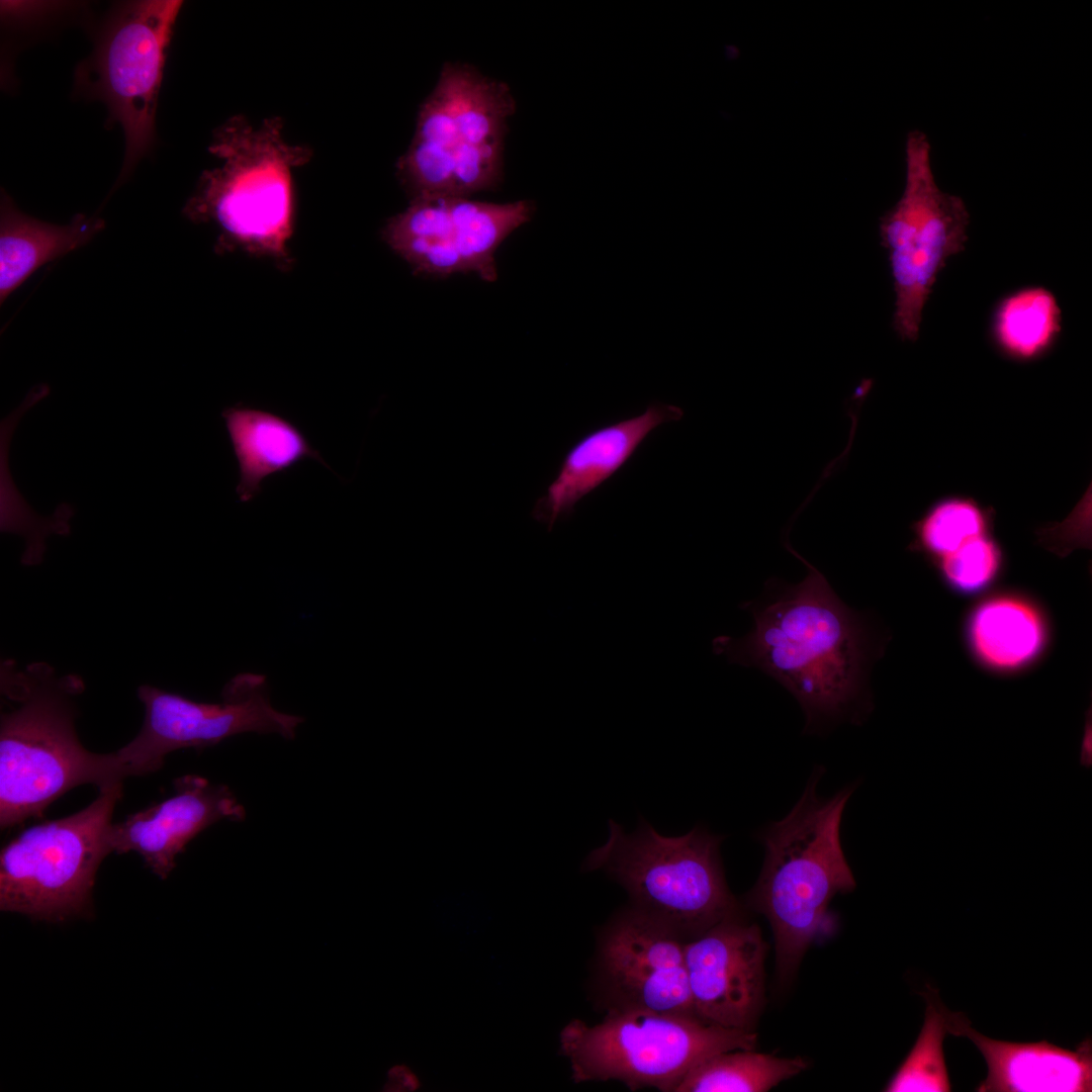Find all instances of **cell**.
<instances>
[{
	"label": "cell",
	"instance_id": "obj_1",
	"mask_svg": "<svg viewBox=\"0 0 1092 1092\" xmlns=\"http://www.w3.org/2000/svg\"><path fill=\"white\" fill-rule=\"evenodd\" d=\"M784 545L806 564L807 575L795 584L766 580L761 595L740 607L753 619L750 631L714 638L713 651L729 663L761 670L788 690L805 714V733L845 721L860 724L874 706L870 672L886 638L788 540Z\"/></svg>",
	"mask_w": 1092,
	"mask_h": 1092
},
{
	"label": "cell",
	"instance_id": "obj_2",
	"mask_svg": "<svg viewBox=\"0 0 1092 1092\" xmlns=\"http://www.w3.org/2000/svg\"><path fill=\"white\" fill-rule=\"evenodd\" d=\"M0 827H15L40 817L73 788H98L124 777L111 753L86 749L75 728V698L85 689L76 674L58 676L34 662L18 669L1 663Z\"/></svg>",
	"mask_w": 1092,
	"mask_h": 1092
},
{
	"label": "cell",
	"instance_id": "obj_3",
	"mask_svg": "<svg viewBox=\"0 0 1092 1092\" xmlns=\"http://www.w3.org/2000/svg\"><path fill=\"white\" fill-rule=\"evenodd\" d=\"M821 771L813 772L790 813L758 835L765 856L748 902L771 926L783 981L795 974L831 900L855 887L840 840L843 812L855 785L821 798Z\"/></svg>",
	"mask_w": 1092,
	"mask_h": 1092
},
{
	"label": "cell",
	"instance_id": "obj_4",
	"mask_svg": "<svg viewBox=\"0 0 1092 1092\" xmlns=\"http://www.w3.org/2000/svg\"><path fill=\"white\" fill-rule=\"evenodd\" d=\"M515 111L507 83L470 64L446 62L419 107L414 136L396 163L412 199L470 197L497 187Z\"/></svg>",
	"mask_w": 1092,
	"mask_h": 1092
},
{
	"label": "cell",
	"instance_id": "obj_5",
	"mask_svg": "<svg viewBox=\"0 0 1092 1092\" xmlns=\"http://www.w3.org/2000/svg\"><path fill=\"white\" fill-rule=\"evenodd\" d=\"M280 117L253 124L234 116L218 126L208 147L221 163L205 171L184 214L214 223L221 250L286 259L292 233V171L311 158L309 149L284 139Z\"/></svg>",
	"mask_w": 1092,
	"mask_h": 1092
},
{
	"label": "cell",
	"instance_id": "obj_6",
	"mask_svg": "<svg viewBox=\"0 0 1092 1092\" xmlns=\"http://www.w3.org/2000/svg\"><path fill=\"white\" fill-rule=\"evenodd\" d=\"M609 827V839L589 852L583 869L620 884L635 909L690 939L736 915L720 858L723 836L700 826L665 836L644 819L633 833L613 820Z\"/></svg>",
	"mask_w": 1092,
	"mask_h": 1092
},
{
	"label": "cell",
	"instance_id": "obj_7",
	"mask_svg": "<svg viewBox=\"0 0 1092 1092\" xmlns=\"http://www.w3.org/2000/svg\"><path fill=\"white\" fill-rule=\"evenodd\" d=\"M756 1040L751 1030L696 1015L617 1006L599 1023L573 1019L559 1034L575 1083L619 1081L631 1091L661 1092H675L689 1072L713 1055L753 1049Z\"/></svg>",
	"mask_w": 1092,
	"mask_h": 1092
},
{
	"label": "cell",
	"instance_id": "obj_8",
	"mask_svg": "<svg viewBox=\"0 0 1092 1092\" xmlns=\"http://www.w3.org/2000/svg\"><path fill=\"white\" fill-rule=\"evenodd\" d=\"M122 782L64 818L24 829L1 849L0 909L61 922L92 912L96 873L112 851V815Z\"/></svg>",
	"mask_w": 1092,
	"mask_h": 1092
},
{
	"label": "cell",
	"instance_id": "obj_9",
	"mask_svg": "<svg viewBox=\"0 0 1092 1092\" xmlns=\"http://www.w3.org/2000/svg\"><path fill=\"white\" fill-rule=\"evenodd\" d=\"M183 5L177 0L118 4L99 30L93 52L75 70L74 92L101 101L108 124L122 127V184L156 140V113L167 51Z\"/></svg>",
	"mask_w": 1092,
	"mask_h": 1092
},
{
	"label": "cell",
	"instance_id": "obj_10",
	"mask_svg": "<svg viewBox=\"0 0 1092 1092\" xmlns=\"http://www.w3.org/2000/svg\"><path fill=\"white\" fill-rule=\"evenodd\" d=\"M905 168L903 194L879 229L896 293L893 327L902 340L915 341L938 273L965 249L970 214L961 197L936 184L931 145L921 130L907 134Z\"/></svg>",
	"mask_w": 1092,
	"mask_h": 1092
},
{
	"label": "cell",
	"instance_id": "obj_11",
	"mask_svg": "<svg viewBox=\"0 0 1092 1092\" xmlns=\"http://www.w3.org/2000/svg\"><path fill=\"white\" fill-rule=\"evenodd\" d=\"M220 703H202L150 685L138 689L145 706L140 732L114 751L125 778L159 770L165 757L181 748L202 749L238 734L276 733L293 739L303 717L276 710L266 676L242 672L222 689Z\"/></svg>",
	"mask_w": 1092,
	"mask_h": 1092
},
{
	"label": "cell",
	"instance_id": "obj_12",
	"mask_svg": "<svg viewBox=\"0 0 1092 1092\" xmlns=\"http://www.w3.org/2000/svg\"><path fill=\"white\" fill-rule=\"evenodd\" d=\"M534 210L531 200L494 203L470 197H416L388 219L382 236L415 272L437 277L474 272L492 282L497 275V248L531 219Z\"/></svg>",
	"mask_w": 1092,
	"mask_h": 1092
},
{
	"label": "cell",
	"instance_id": "obj_13",
	"mask_svg": "<svg viewBox=\"0 0 1092 1092\" xmlns=\"http://www.w3.org/2000/svg\"><path fill=\"white\" fill-rule=\"evenodd\" d=\"M685 942L634 907L616 918L601 944V966L615 1006L696 1015Z\"/></svg>",
	"mask_w": 1092,
	"mask_h": 1092
},
{
	"label": "cell",
	"instance_id": "obj_14",
	"mask_svg": "<svg viewBox=\"0 0 1092 1092\" xmlns=\"http://www.w3.org/2000/svg\"><path fill=\"white\" fill-rule=\"evenodd\" d=\"M765 945L759 928L736 915L685 942L694 1010L703 1020L750 1030L764 992Z\"/></svg>",
	"mask_w": 1092,
	"mask_h": 1092
},
{
	"label": "cell",
	"instance_id": "obj_15",
	"mask_svg": "<svg viewBox=\"0 0 1092 1092\" xmlns=\"http://www.w3.org/2000/svg\"><path fill=\"white\" fill-rule=\"evenodd\" d=\"M245 817V808L228 786L186 775L174 781L171 797L112 823L109 843L114 852L139 853L156 876L166 879L176 856L201 831L223 819Z\"/></svg>",
	"mask_w": 1092,
	"mask_h": 1092
},
{
	"label": "cell",
	"instance_id": "obj_16",
	"mask_svg": "<svg viewBox=\"0 0 1092 1092\" xmlns=\"http://www.w3.org/2000/svg\"><path fill=\"white\" fill-rule=\"evenodd\" d=\"M682 416L680 407L656 402L641 415L584 435L567 451L556 477L537 499L533 518L550 531L557 520L572 513L578 500L622 468L652 430Z\"/></svg>",
	"mask_w": 1092,
	"mask_h": 1092
},
{
	"label": "cell",
	"instance_id": "obj_17",
	"mask_svg": "<svg viewBox=\"0 0 1092 1092\" xmlns=\"http://www.w3.org/2000/svg\"><path fill=\"white\" fill-rule=\"evenodd\" d=\"M958 1036L969 1037L983 1055L988 1075L979 1092H1084L1092 1090V1040L1075 1050L1048 1040L1011 1042L973 1029L968 1019Z\"/></svg>",
	"mask_w": 1092,
	"mask_h": 1092
},
{
	"label": "cell",
	"instance_id": "obj_18",
	"mask_svg": "<svg viewBox=\"0 0 1092 1092\" xmlns=\"http://www.w3.org/2000/svg\"><path fill=\"white\" fill-rule=\"evenodd\" d=\"M965 640L984 669L1015 674L1036 663L1051 640V625L1039 603L1023 593L1004 590L978 602L965 621Z\"/></svg>",
	"mask_w": 1092,
	"mask_h": 1092
},
{
	"label": "cell",
	"instance_id": "obj_19",
	"mask_svg": "<svg viewBox=\"0 0 1092 1092\" xmlns=\"http://www.w3.org/2000/svg\"><path fill=\"white\" fill-rule=\"evenodd\" d=\"M221 416L239 464L236 491L242 503L261 491L265 478L306 458L331 469L302 432L279 415L238 405L226 407Z\"/></svg>",
	"mask_w": 1092,
	"mask_h": 1092
},
{
	"label": "cell",
	"instance_id": "obj_20",
	"mask_svg": "<svg viewBox=\"0 0 1092 1092\" xmlns=\"http://www.w3.org/2000/svg\"><path fill=\"white\" fill-rule=\"evenodd\" d=\"M105 226L102 218L76 214L59 225L20 211L4 192L0 208V302L42 265L88 244Z\"/></svg>",
	"mask_w": 1092,
	"mask_h": 1092
},
{
	"label": "cell",
	"instance_id": "obj_21",
	"mask_svg": "<svg viewBox=\"0 0 1092 1092\" xmlns=\"http://www.w3.org/2000/svg\"><path fill=\"white\" fill-rule=\"evenodd\" d=\"M1061 309L1044 287L1018 289L999 300L991 321V336L1000 353L1020 362L1036 360L1056 344L1061 333Z\"/></svg>",
	"mask_w": 1092,
	"mask_h": 1092
},
{
	"label": "cell",
	"instance_id": "obj_22",
	"mask_svg": "<svg viewBox=\"0 0 1092 1092\" xmlns=\"http://www.w3.org/2000/svg\"><path fill=\"white\" fill-rule=\"evenodd\" d=\"M807 1068L800 1058H779L748 1050L718 1053L701 1062L675 1092H764Z\"/></svg>",
	"mask_w": 1092,
	"mask_h": 1092
},
{
	"label": "cell",
	"instance_id": "obj_23",
	"mask_svg": "<svg viewBox=\"0 0 1092 1092\" xmlns=\"http://www.w3.org/2000/svg\"><path fill=\"white\" fill-rule=\"evenodd\" d=\"M923 995L927 1002L923 1026L915 1044L885 1087V1091H951L944 1061L943 1040L947 1033L957 1035L958 1027L966 1016L950 1012L941 1003L938 992L929 986Z\"/></svg>",
	"mask_w": 1092,
	"mask_h": 1092
},
{
	"label": "cell",
	"instance_id": "obj_24",
	"mask_svg": "<svg viewBox=\"0 0 1092 1092\" xmlns=\"http://www.w3.org/2000/svg\"><path fill=\"white\" fill-rule=\"evenodd\" d=\"M909 550L935 562L991 531V515L975 500L948 497L935 503L911 526Z\"/></svg>",
	"mask_w": 1092,
	"mask_h": 1092
},
{
	"label": "cell",
	"instance_id": "obj_25",
	"mask_svg": "<svg viewBox=\"0 0 1092 1092\" xmlns=\"http://www.w3.org/2000/svg\"><path fill=\"white\" fill-rule=\"evenodd\" d=\"M934 563L950 590L974 596L997 580L1004 557L999 543L988 533L970 540Z\"/></svg>",
	"mask_w": 1092,
	"mask_h": 1092
},
{
	"label": "cell",
	"instance_id": "obj_26",
	"mask_svg": "<svg viewBox=\"0 0 1092 1092\" xmlns=\"http://www.w3.org/2000/svg\"><path fill=\"white\" fill-rule=\"evenodd\" d=\"M388 1087L393 1090L415 1091L421 1087L420 1079L405 1066H394L389 1071Z\"/></svg>",
	"mask_w": 1092,
	"mask_h": 1092
},
{
	"label": "cell",
	"instance_id": "obj_27",
	"mask_svg": "<svg viewBox=\"0 0 1092 1092\" xmlns=\"http://www.w3.org/2000/svg\"><path fill=\"white\" fill-rule=\"evenodd\" d=\"M1080 762L1084 766H1091L1092 764V728H1091V710L1086 714V724L1084 729V736L1081 745Z\"/></svg>",
	"mask_w": 1092,
	"mask_h": 1092
}]
</instances>
